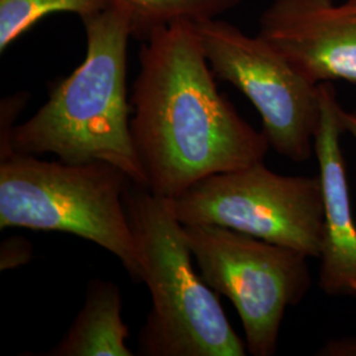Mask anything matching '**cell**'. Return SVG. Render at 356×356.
<instances>
[{
    "label": "cell",
    "mask_w": 356,
    "mask_h": 356,
    "mask_svg": "<svg viewBox=\"0 0 356 356\" xmlns=\"http://www.w3.org/2000/svg\"><path fill=\"white\" fill-rule=\"evenodd\" d=\"M141 42L129 127L149 191L175 198L207 176L264 161V132L219 92L194 23L157 28Z\"/></svg>",
    "instance_id": "cell-1"
},
{
    "label": "cell",
    "mask_w": 356,
    "mask_h": 356,
    "mask_svg": "<svg viewBox=\"0 0 356 356\" xmlns=\"http://www.w3.org/2000/svg\"><path fill=\"white\" fill-rule=\"evenodd\" d=\"M86 32L83 63L57 79L49 98L26 122L0 139V160L19 154H54L69 164L102 161L148 188L131 135L127 94V47L132 38L126 10L111 1L82 19Z\"/></svg>",
    "instance_id": "cell-2"
},
{
    "label": "cell",
    "mask_w": 356,
    "mask_h": 356,
    "mask_svg": "<svg viewBox=\"0 0 356 356\" xmlns=\"http://www.w3.org/2000/svg\"><path fill=\"white\" fill-rule=\"evenodd\" d=\"M124 204L152 301L139 332L138 355H245V342L214 291L195 272L185 226L169 198L131 181Z\"/></svg>",
    "instance_id": "cell-3"
},
{
    "label": "cell",
    "mask_w": 356,
    "mask_h": 356,
    "mask_svg": "<svg viewBox=\"0 0 356 356\" xmlns=\"http://www.w3.org/2000/svg\"><path fill=\"white\" fill-rule=\"evenodd\" d=\"M119 168L94 161L69 164L13 153L0 160V229L60 231L95 243L116 256L134 281L144 277Z\"/></svg>",
    "instance_id": "cell-4"
},
{
    "label": "cell",
    "mask_w": 356,
    "mask_h": 356,
    "mask_svg": "<svg viewBox=\"0 0 356 356\" xmlns=\"http://www.w3.org/2000/svg\"><path fill=\"white\" fill-rule=\"evenodd\" d=\"M185 235L202 279L235 306L247 351L275 355L286 309L312 286L309 257L216 225L185 226Z\"/></svg>",
    "instance_id": "cell-5"
},
{
    "label": "cell",
    "mask_w": 356,
    "mask_h": 356,
    "mask_svg": "<svg viewBox=\"0 0 356 356\" xmlns=\"http://www.w3.org/2000/svg\"><path fill=\"white\" fill-rule=\"evenodd\" d=\"M169 201L184 226L216 225L307 257L321 256L319 177L282 176L259 161L202 178Z\"/></svg>",
    "instance_id": "cell-6"
},
{
    "label": "cell",
    "mask_w": 356,
    "mask_h": 356,
    "mask_svg": "<svg viewBox=\"0 0 356 356\" xmlns=\"http://www.w3.org/2000/svg\"><path fill=\"white\" fill-rule=\"evenodd\" d=\"M194 26L214 76L242 91L261 116L269 147L294 163L307 161L321 116L319 85L259 35L218 17Z\"/></svg>",
    "instance_id": "cell-7"
},
{
    "label": "cell",
    "mask_w": 356,
    "mask_h": 356,
    "mask_svg": "<svg viewBox=\"0 0 356 356\" xmlns=\"http://www.w3.org/2000/svg\"><path fill=\"white\" fill-rule=\"evenodd\" d=\"M257 35L313 85L356 83V0H273Z\"/></svg>",
    "instance_id": "cell-8"
},
{
    "label": "cell",
    "mask_w": 356,
    "mask_h": 356,
    "mask_svg": "<svg viewBox=\"0 0 356 356\" xmlns=\"http://www.w3.org/2000/svg\"><path fill=\"white\" fill-rule=\"evenodd\" d=\"M319 106L314 138L323 201L319 288L327 296H351V285L356 282V223L341 148L343 108L331 82L319 85Z\"/></svg>",
    "instance_id": "cell-9"
},
{
    "label": "cell",
    "mask_w": 356,
    "mask_h": 356,
    "mask_svg": "<svg viewBox=\"0 0 356 356\" xmlns=\"http://www.w3.org/2000/svg\"><path fill=\"white\" fill-rule=\"evenodd\" d=\"M123 298L113 281L91 280L85 305L49 356H134L128 348L127 325L122 317Z\"/></svg>",
    "instance_id": "cell-10"
},
{
    "label": "cell",
    "mask_w": 356,
    "mask_h": 356,
    "mask_svg": "<svg viewBox=\"0 0 356 356\" xmlns=\"http://www.w3.org/2000/svg\"><path fill=\"white\" fill-rule=\"evenodd\" d=\"M131 19L132 38L144 41L153 31L177 22L200 23L219 17L242 0H111Z\"/></svg>",
    "instance_id": "cell-11"
},
{
    "label": "cell",
    "mask_w": 356,
    "mask_h": 356,
    "mask_svg": "<svg viewBox=\"0 0 356 356\" xmlns=\"http://www.w3.org/2000/svg\"><path fill=\"white\" fill-rule=\"evenodd\" d=\"M111 0H0V51L51 13H74L85 19L101 13Z\"/></svg>",
    "instance_id": "cell-12"
},
{
    "label": "cell",
    "mask_w": 356,
    "mask_h": 356,
    "mask_svg": "<svg viewBox=\"0 0 356 356\" xmlns=\"http://www.w3.org/2000/svg\"><path fill=\"white\" fill-rule=\"evenodd\" d=\"M32 257V245L24 238H10L1 243L0 269L8 270L22 267Z\"/></svg>",
    "instance_id": "cell-13"
},
{
    "label": "cell",
    "mask_w": 356,
    "mask_h": 356,
    "mask_svg": "<svg viewBox=\"0 0 356 356\" xmlns=\"http://www.w3.org/2000/svg\"><path fill=\"white\" fill-rule=\"evenodd\" d=\"M318 356H356V337L331 339L316 353Z\"/></svg>",
    "instance_id": "cell-14"
},
{
    "label": "cell",
    "mask_w": 356,
    "mask_h": 356,
    "mask_svg": "<svg viewBox=\"0 0 356 356\" xmlns=\"http://www.w3.org/2000/svg\"><path fill=\"white\" fill-rule=\"evenodd\" d=\"M342 124L344 132H348L356 140V110L354 111H344L342 110Z\"/></svg>",
    "instance_id": "cell-15"
},
{
    "label": "cell",
    "mask_w": 356,
    "mask_h": 356,
    "mask_svg": "<svg viewBox=\"0 0 356 356\" xmlns=\"http://www.w3.org/2000/svg\"><path fill=\"white\" fill-rule=\"evenodd\" d=\"M351 296H353V297H356V282L351 285Z\"/></svg>",
    "instance_id": "cell-16"
}]
</instances>
